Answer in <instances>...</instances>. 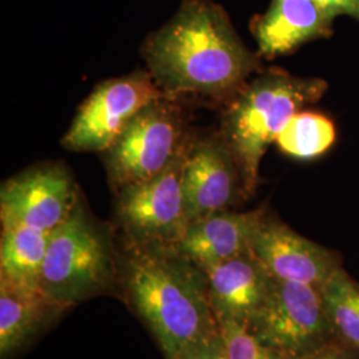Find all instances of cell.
<instances>
[{"mask_svg": "<svg viewBox=\"0 0 359 359\" xmlns=\"http://www.w3.org/2000/svg\"><path fill=\"white\" fill-rule=\"evenodd\" d=\"M330 19L348 16L359 22V0H316Z\"/></svg>", "mask_w": 359, "mask_h": 359, "instance_id": "cell-22", "label": "cell"}, {"mask_svg": "<svg viewBox=\"0 0 359 359\" xmlns=\"http://www.w3.org/2000/svg\"><path fill=\"white\" fill-rule=\"evenodd\" d=\"M321 292L337 337L359 350V281L341 268L323 285Z\"/></svg>", "mask_w": 359, "mask_h": 359, "instance_id": "cell-18", "label": "cell"}, {"mask_svg": "<svg viewBox=\"0 0 359 359\" xmlns=\"http://www.w3.org/2000/svg\"><path fill=\"white\" fill-rule=\"evenodd\" d=\"M333 19L316 0H271L253 23L259 55L273 59L299 46L332 35Z\"/></svg>", "mask_w": 359, "mask_h": 359, "instance_id": "cell-14", "label": "cell"}, {"mask_svg": "<svg viewBox=\"0 0 359 359\" xmlns=\"http://www.w3.org/2000/svg\"><path fill=\"white\" fill-rule=\"evenodd\" d=\"M203 271L216 321L231 320L245 326L265 302L273 283L250 250Z\"/></svg>", "mask_w": 359, "mask_h": 359, "instance_id": "cell-13", "label": "cell"}, {"mask_svg": "<svg viewBox=\"0 0 359 359\" xmlns=\"http://www.w3.org/2000/svg\"><path fill=\"white\" fill-rule=\"evenodd\" d=\"M250 252L274 280L318 289L344 268L337 250L301 236L269 210L253 234Z\"/></svg>", "mask_w": 359, "mask_h": 359, "instance_id": "cell-10", "label": "cell"}, {"mask_svg": "<svg viewBox=\"0 0 359 359\" xmlns=\"http://www.w3.org/2000/svg\"><path fill=\"white\" fill-rule=\"evenodd\" d=\"M189 135L175 99L145 105L104 152L108 179L116 191L152 179L176 157Z\"/></svg>", "mask_w": 359, "mask_h": 359, "instance_id": "cell-7", "label": "cell"}, {"mask_svg": "<svg viewBox=\"0 0 359 359\" xmlns=\"http://www.w3.org/2000/svg\"><path fill=\"white\" fill-rule=\"evenodd\" d=\"M337 137L333 121L321 114L299 111L277 136V147L287 156L311 160L327 152Z\"/></svg>", "mask_w": 359, "mask_h": 359, "instance_id": "cell-17", "label": "cell"}, {"mask_svg": "<svg viewBox=\"0 0 359 359\" xmlns=\"http://www.w3.org/2000/svg\"><path fill=\"white\" fill-rule=\"evenodd\" d=\"M63 311L40 290L0 280V358L29 346Z\"/></svg>", "mask_w": 359, "mask_h": 359, "instance_id": "cell-15", "label": "cell"}, {"mask_svg": "<svg viewBox=\"0 0 359 359\" xmlns=\"http://www.w3.org/2000/svg\"><path fill=\"white\" fill-rule=\"evenodd\" d=\"M51 231L27 226L1 228L0 280L40 290V276Z\"/></svg>", "mask_w": 359, "mask_h": 359, "instance_id": "cell-16", "label": "cell"}, {"mask_svg": "<svg viewBox=\"0 0 359 359\" xmlns=\"http://www.w3.org/2000/svg\"><path fill=\"white\" fill-rule=\"evenodd\" d=\"M80 204L76 184L59 164L32 168L7 180L0 191L1 228L51 231Z\"/></svg>", "mask_w": 359, "mask_h": 359, "instance_id": "cell-9", "label": "cell"}, {"mask_svg": "<svg viewBox=\"0 0 359 359\" xmlns=\"http://www.w3.org/2000/svg\"><path fill=\"white\" fill-rule=\"evenodd\" d=\"M120 286L165 359L218 330L204 271L172 250L128 246Z\"/></svg>", "mask_w": 359, "mask_h": 359, "instance_id": "cell-2", "label": "cell"}, {"mask_svg": "<svg viewBox=\"0 0 359 359\" xmlns=\"http://www.w3.org/2000/svg\"><path fill=\"white\" fill-rule=\"evenodd\" d=\"M327 90L322 79H304L270 68L248 81L222 116V137L231 148L243 180L245 197L256 192L259 165L270 144L292 116L317 103Z\"/></svg>", "mask_w": 359, "mask_h": 359, "instance_id": "cell-3", "label": "cell"}, {"mask_svg": "<svg viewBox=\"0 0 359 359\" xmlns=\"http://www.w3.org/2000/svg\"><path fill=\"white\" fill-rule=\"evenodd\" d=\"M248 329L264 345L287 358L304 357L341 341L326 311L321 289L274 278Z\"/></svg>", "mask_w": 359, "mask_h": 359, "instance_id": "cell-6", "label": "cell"}, {"mask_svg": "<svg viewBox=\"0 0 359 359\" xmlns=\"http://www.w3.org/2000/svg\"><path fill=\"white\" fill-rule=\"evenodd\" d=\"M192 142L188 136L170 164L152 179L117 191L116 215L128 246L173 250L185 236L189 221L182 175Z\"/></svg>", "mask_w": 359, "mask_h": 359, "instance_id": "cell-5", "label": "cell"}, {"mask_svg": "<svg viewBox=\"0 0 359 359\" xmlns=\"http://www.w3.org/2000/svg\"><path fill=\"white\" fill-rule=\"evenodd\" d=\"M142 55L172 99H231L259 67L228 13L212 0H182L172 19L145 40Z\"/></svg>", "mask_w": 359, "mask_h": 359, "instance_id": "cell-1", "label": "cell"}, {"mask_svg": "<svg viewBox=\"0 0 359 359\" xmlns=\"http://www.w3.org/2000/svg\"><path fill=\"white\" fill-rule=\"evenodd\" d=\"M217 326L229 359H292L264 345L240 322L217 320Z\"/></svg>", "mask_w": 359, "mask_h": 359, "instance_id": "cell-19", "label": "cell"}, {"mask_svg": "<svg viewBox=\"0 0 359 359\" xmlns=\"http://www.w3.org/2000/svg\"><path fill=\"white\" fill-rule=\"evenodd\" d=\"M164 96L145 71L109 79L80 105L62 142L76 152H105L145 105Z\"/></svg>", "mask_w": 359, "mask_h": 359, "instance_id": "cell-8", "label": "cell"}, {"mask_svg": "<svg viewBox=\"0 0 359 359\" xmlns=\"http://www.w3.org/2000/svg\"><path fill=\"white\" fill-rule=\"evenodd\" d=\"M182 194L189 224L231 210L246 200L240 169L221 133L193 140L182 175Z\"/></svg>", "mask_w": 359, "mask_h": 359, "instance_id": "cell-11", "label": "cell"}, {"mask_svg": "<svg viewBox=\"0 0 359 359\" xmlns=\"http://www.w3.org/2000/svg\"><path fill=\"white\" fill-rule=\"evenodd\" d=\"M180 359H229L219 332L210 334L198 341Z\"/></svg>", "mask_w": 359, "mask_h": 359, "instance_id": "cell-20", "label": "cell"}, {"mask_svg": "<svg viewBox=\"0 0 359 359\" xmlns=\"http://www.w3.org/2000/svg\"><path fill=\"white\" fill-rule=\"evenodd\" d=\"M120 285L112 245L81 204L50 234L40 276V292L69 309Z\"/></svg>", "mask_w": 359, "mask_h": 359, "instance_id": "cell-4", "label": "cell"}, {"mask_svg": "<svg viewBox=\"0 0 359 359\" xmlns=\"http://www.w3.org/2000/svg\"><path fill=\"white\" fill-rule=\"evenodd\" d=\"M266 213V206L250 212L222 210L191 222L172 252L201 270L225 262L250 250L253 234Z\"/></svg>", "mask_w": 359, "mask_h": 359, "instance_id": "cell-12", "label": "cell"}, {"mask_svg": "<svg viewBox=\"0 0 359 359\" xmlns=\"http://www.w3.org/2000/svg\"><path fill=\"white\" fill-rule=\"evenodd\" d=\"M292 359H359V350L342 341H337L316 353Z\"/></svg>", "mask_w": 359, "mask_h": 359, "instance_id": "cell-21", "label": "cell"}]
</instances>
